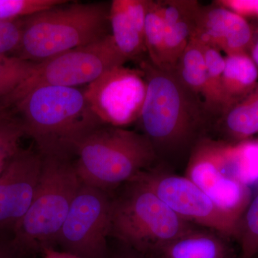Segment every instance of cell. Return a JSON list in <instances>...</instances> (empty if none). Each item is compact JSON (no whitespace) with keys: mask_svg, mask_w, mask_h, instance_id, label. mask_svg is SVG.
Returning a JSON list of instances; mask_svg holds the SVG:
<instances>
[{"mask_svg":"<svg viewBox=\"0 0 258 258\" xmlns=\"http://www.w3.org/2000/svg\"><path fill=\"white\" fill-rule=\"evenodd\" d=\"M235 240L240 244L239 258H254L258 254V194L241 217Z\"/></svg>","mask_w":258,"mask_h":258,"instance_id":"obj_24","label":"cell"},{"mask_svg":"<svg viewBox=\"0 0 258 258\" xmlns=\"http://www.w3.org/2000/svg\"><path fill=\"white\" fill-rule=\"evenodd\" d=\"M202 45L208 73V98L206 108L214 123L223 113L222 83L225 69V56L215 47L203 43Z\"/></svg>","mask_w":258,"mask_h":258,"instance_id":"obj_21","label":"cell"},{"mask_svg":"<svg viewBox=\"0 0 258 258\" xmlns=\"http://www.w3.org/2000/svg\"><path fill=\"white\" fill-rule=\"evenodd\" d=\"M247 53L258 69V25L253 26L252 38L247 49Z\"/></svg>","mask_w":258,"mask_h":258,"instance_id":"obj_31","label":"cell"},{"mask_svg":"<svg viewBox=\"0 0 258 258\" xmlns=\"http://www.w3.org/2000/svg\"><path fill=\"white\" fill-rule=\"evenodd\" d=\"M83 90L103 124L124 128L138 121L147 82L142 70L123 66L108 71Z\"/></svg>","mask_w":258,"mask_h":258,"instance_id":"obj_11","label":"cell"},{"mask_svg":"<svg viewBox=\"0 0 258 258\" xmlns=\"http://www.w3.org/2000/svg\"><path fill=\"white\" fill-rule=\"evenodd\" d=\"M258 134V83L256 87L217 118L208 137L230 144L251 139Z\"/></svg>","mask_w":258,"mask_h":258,"instance_id":"obj_17","label":"cell"},{"mask_svg":"<svg viewBox=\"0 0 258 258\" xmlns=\"http://www.w3.org/2000/svg\"><path fill=\"white\" fill-rule=\"evenodd\" d=\"M174 71L185 87L201 98L206 108L208 98V73L201 42L191 37Z\"/></svg>","mask_w":258,"mask_h":258,"instance_id":"obj_19","label":"cell"},{"mask_svg":"<svg viewBox=\"0 0 258 258\" xmlns=\"http://www.w3.org/2000/svg\"><path fill=\"white\" fill-rule=\"evenodd\" d=\"M147 94L138 121L159 163L187 162L193 148L208 137L213 123L201 98L185 87L174 71L156 67L148 57L139 62Z\"/></svg>","mask_w":258,"mask_h":258,"instance_id":"obj_1","label":"cell"},{"mask_svg":"<svg viewBox=\"0 0 258 258\" xmlns=\"http://www.w3.org/2000/svg\"><path fill=\"white\" fill-rule=\"evenodd\" d=\"M38 152L20 148L0 174V234L13 235L33 200L41 174Z\"/></svg>","mask_w":258,"mask_h":258,"instance_id":"obj_12","label":"cell"},{"mask_svg":"<svg viewBox=\"0 0 258 258\" xmlns=\"http://www.w3.org/2000/svg\"><path fill=\"white\" fill-rule=\"evenodd\" d=\"M185 176L239 224L252 194L249 186L237 179L232 144L209 137L200 139L186 162Z\"/></svg>","mask_w":258,"mask_h":258,"instance_id":"obj_8","label":"cell"},{"mask_svg":"<svg viewBox=\"0 0 258 258\" xmlns=\"http://www.w3.org/2000/svg\"><path fill=\"white\" fill-rule=\"evenodd\" d=\"M42 254V258H80L63 251H57L53 247L43 249Z\"/></svg>","mask_w":258,"mask_h":258,"instance_id":"obj_32","label":"cell"},{"mask_svg":"<svg viewBox=\"0 0 258 258\" xmlns=\"http://www.w3.org/2000/svg\"><path fill=\"white\" fill-rule=\"evenodd\" d=\"M236 175L249 186L258 181V139H248L233 144Z\"/></svg>","mask_w":258,"mask_h":258,"instance_id":"obj_25","label":"cell"},{"mask_svg":"<svg viewBox=\"0 0 258 258\" xmlns=\"http://www.w3.org/2000/svg\"><path fill=\"white\" fill-rule=\"evenodd\" d=\"M225 61L222 83L223 113L247 96L258 83V69L247 52L225 55Z\"/></svg>","mask_w":258,"mask_h":258,"instance_id":"obj_18","label":"cell"},{"mask_svg":"<svg viewBox=\"0 0 258 258\" xmlns=\"http://www.w3.org/2000/svg\"><path fill=\"white\" fill-rule=\"evenodd\" d=\"M73 154L81 182L108 193L159 164L143 134L108 125L86 134Z\"/></svg>","mask_w":258,"mask_h":258,"instance_id":"obj_4","label":"cell"},{"mask_svg":"<svg viewBox=\"0 0 258 258\" xmlns=\"http://www.w3.org/2000/svg\"><path fill=\"white\" fill-rule=\"evenodd\" d=\"M36 64L15 56L0 55V103L31 76Z\"/></svg>","mask_w":258,"mask_h":258,"instance_id":"obj_23","label":"cell"},{"mask_svg":"<svg viewBox=\"0 0 258 258\" xmlns=\"http://www.w3.org/2000/svg\"><path fill=\"white\" fill-rule=\"evenodd\" d=\"M229 240L214 231L195 228L149 258H237Z\"/></svg>","mask_w":258,"mask_h":258,"instance_id":"obj_16","label":"cell"},{"mask_svg":"<svg viewBox=\"0 0 258 258\" xmlns=\"http://www.w3.org/2000/svg\"><path fill=\"white\" fill-rule=\"evenodd\" d=\"M25 136L21 120L10 109H0V174L18 152Z\"/></svg>","mask_w":258,"mask_h":258,"instance_id":"obj_22","label":"cell"},{"mask_svg":"<svg viewBox=\"0 0 258 258\" xmlns=\"http://www.w3.org/2000/svg\"><path fill=\"white\" fill-rule=\"evenodd\" d=\"M215 2L244 18L258 19V0H219Z\"/></svg>","mask_w":258,"mask_h":258,"instance_id":"obj_28","label":"cell"},{"mask_svg":"<svg viewBox=\"0 0 258 258\" xmlns=\"http://www.w3.org/2000/svg\"><path fill=\"white\" fill-rule=\"evenodd\" d=\"M64 2V0H0V20L25 18Z\"/></svg>","mask_w":258,"mask_h":258,"instance_id":"obj_26","label":"cell"},{"mask_svg":"<svg viewBox=\"0 0 258 258\" xmlns=\"http://www.w3.org/2000/svg\"><path fill=\"white\" fill-rule=\"evenodd\" d=\"M41 174L28 212L15 227V245L29 257L53 247L81 182L74 156L41 155Z\"/></svg>","mask_w":258,"mask_h":258,"instance_id":"obj_5","label":"cell"},{"mask_svg":"<svg viewBox=\"0 0 258 258\" xmlns=\"http://www.w3.org/2000/svg\"><path fill=\"white\" fill-rule=\"evenodd\" d=\"M109 193L81 184L56 241L63 252L80 258H107L111 230Z\"/></svg>","mask_w":258,"mask_h":258,"instance_id":"obj_10","label":"cell"},{"mask_svg":"<svg viewBox=\"0 0 258 258\" xmlns=\"http://www.w3.org/2000/svg\"><path fill=\"white\" fill-rule=\"evenodd\" d=\"M150 0H113L109 12L111 35L115 46L128 61L148 57L145 22Z\"/></svg>","mask_w":258,"mask_h":258,"instance_id":"obj_14","label":"cell"},{"mask_svg":"<svg viewBox=\"0 0 258 258\" xmlns=\"http://www.w3.org/2000/svg\"><path fill=\"white\" fill-rule=\"evenodd\" d=\"M15 245L13 235L0 234V258H29Z\"/></svg>","mask_w":258,"mask_h":258,"instance_id":"obj_29","label":"cell"},{"mask_svg":"<svg viewBox=\"0 0 258 258\" xmlns=\"http://www.w3.org/2000/svg\"><path fill=\"white\" fill-rule=\"evenodd\" d=\"M112 198L109 237L147 258L196 228L174 213L152 190L137 181Z\"/></svg>","mask_w":258,"mask_h":258,"instance_id":"obj_6","label":"cell"},{"mask_svg":"<svg viewBox=\"0 0 258 258\" xmlns=\"http://www.w3.org/2000/svg\"><path fill=\"white\" fill-rule=\"evenodd\" d=\"M252 34L247 19L214 2L200 5L192 37L230 55L247 52Z\"/></svg>","mask_w":258,"mask_h":258,"instance_id":"obj_13","label":"cell"},{"mask_svg":"<svg viewBox=\"0 0 258 258\" xmlns=\"http://www.w3.org/2000/svg\"><path fill=\"white\" fill-rule=\"evenodd\" d=\"M127 62L115 46L111 35H108L37 63L31 76L0 106L10 109L20 97L42 86L79 88L88 86Z\"/></svg>","mask_w":258,"mask_h":258,"instance_id":"obj_7","label":"cell"},{"mask_svg":"<svg viewBox=\"0 0 258 258\" xmlns=\"http://www.w3.org/2000/svg\"><path fill=\"white\" fill-rule=\"evenodd\" d=\"M144 37L149 60L156 67L169 71L166 57L165 32L161 1L150 0L146 17Z\"/></svg>","mask_w":258,"mask_h":258,"instance_id":"obj_20","label":"cell"},{"mask_svg":"<svg viewBox=\"0 0 258 258\" xmlns=\"http://www.w3.org/2000/svg\"><path fill=\"white\" fill-rule=\"evenodd\" d=\"M118 244L119 245L114 250H109L107 258H147L128 246L120 244L119 242Z\"/></svg>","mask_w":258,"mask_h":258,"instance_id":"obj_30","label":"cell"},{"mask_svg":"<svg viewBox=\"0 0 258 258\" xmlns=\"http://www.w3.org/2000/svg\"><path fill=\"white\" fill-rule=\"evenodd\" d=\"M23 18L0 20V55L14 56L23 35Z\"/></svg>","mask_w":258,"mask_h":258,"instance_id":"obj_27","label":"cell"},{"mask_svg":"<svg viewBox=\"0 0 258 258\" xmlns=\"http://www.w3.org/2000/svg\"><path fill=\"white\" fill-rule=\"evenodd\" d=\"M111 3H70L23 18V35L15 57L39 63L111 35Z\"/></svg>","mask_w":258,"mask_h":258,"instance_id":"obj_3","label":"cell"},{"mask_svg":"<svg viewBox=\"0 0 258 258\" xmlns=\"http://www.w3.org/2000/svg\"><path fill=\"white\" fill-rule=\"evenodd\" d=\"M132 181L147 186L183 220L235 239L238 222L217 206L210 197L186 176L178 175L157 164L139 173Z\"/></svg>","mask_w":258,"mask_h":258,"instance_id":"obj_9","label":"cell"},{"mask_svg":"<svg viewBox=\"0 0 258 258\" xmlns=\"http://www.w3.org/2000/svg\"><path fill=\"white\" fill-rule=\"evenodd\" d=\"M162 5L168 67L174 71L193 36L200 4L195 0H170Z\"/></svg>","mask_w":258,"mask_h":258,"instance_id":"obj_15","label":"cell"},{"mask_svg":"<svg viewBox=\"0 0 258 258\" xmlns=\"http://www.w3.org/2000/svg\"><path fill=\"white\" fill-rule=\"evenodd\" d=\"M41 155L73 154L78 142L102 123L79 88H34L12 106Z\"/></svg>","mask_w":258,"mask_h":258,"instance_id":"obj_2","label":"cell"}]
</instances>
